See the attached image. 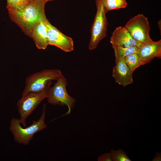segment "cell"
I'll return each mask as SVG.
<instances>
[{
	"mask_svg": "<svg viewBox=\"0 0 161 161\" xmlns=\"http://www.w3.org/2000/svg\"><path fill=\"white\" fill-rule=\"evenodd\" d=\"M46 2L44 0H30L21 8L7 9L9 17L26 35L31 37L35 26L47 19L45 12Z\"/></svg>",
	"mask_w": 161,
	"mask_h": 161,
	"instance_id": "cell-1",
	"label": "cell"
},
{
	"mask_svg": "<svg viewBox=\"0 0 161 161\" xmlns=\"http://www.w3.org/2000/svg\"><path fill=\"white\" fill-rule=\"evenodd\" d=\"M46 105L44 104L42 114L37 121L33 120L30 126L25 128L20 125L19 119L13 118L10 120L9 130L13 136L15 141L18 143L27 145L34 135L47 127L45 123Z\"/></svg>",
	"mask_w": 161,
	"mask_h": 161,
	"instance_id": "cell-2",
	"label": "cell"
},
{
	"mask_svg": "<svg viewBox=\"0 0 161 161\" xmlns=\"http://www.w3.org/2000/svg\"><path fill=\"white\" fill-rule=\"evenodd\" d=\"M63 75L58 69H44L28 76L22 95L30 92L44 90L52 81L57 80Z\"/></svg>",
	"mask_w": 161,
	"mask_h": 161,
	"instance_id": "cell-3",
	"label": "cell"
},
{
	"mask_svg": "<svg viewBox=\"0 0 161 161\" xmlns=\"http://www.w3.org/2000/svg\"><path fill=\"white\" fill-rule=\"evenodd\" d=\"M66 78L63 75L57 80L52 87L49 89L47 97L48 103L53 105L66 106L67 112L64 114H69L74 107L75 100L69 95L66 90Z\"/></svg>",
	"mask_w": 161,
	"mask_h": 161,
	"instance_id": "cell-4",
	"label": "cell"
},
{
	"mask_svg": "<svg viewBox=\"0 0 161 161\" xmlns=\"http://www.w3.org/2000/svg\"><path fill=\"white\" fill-rule=\"evenodd\" d=\"M52 81L43 91L39 92H30L22 95L18 101L17 105L20 115V121L24 126L26 127V120L28 116L38 105L41 102L47 97Z\"/></svg>",
	"mask_w": 161,
	"mask_h": 161,
	"instance_id": "cell-5",
	"label": "cell"
},
{
	"mask_svg": "<svg viewBox=\"0 0 161 161\" xmlns=\"http://www.w3.org/2000/svg\"><path fill=\"white\" fill-rule=\"evenodd\" d=\"M97 12L91 30V38L89 45V49H95L100 41L107 36V31L108 22L101 4L95 0Z\"/></svg>",
	"mask_w": 161,
	"mask_h": 161,
	"instance_id": "cell-6",
	"label": "cell"
},
{
	"mask_svg": "<svg viewBox=\"0 0 161 161\" xmlns=\"http://www.w3.org/2000/svg\"><path fill=\"white\" fill-rule=\"evenodd\" d=\"M132 38L140 44L151 41L149 32L150 25L147 18L143 14H138L131 18L124 27Z\"/></svg>",
	"mask_w": 161,
	"mask_h": 161,
	"instance_id": "cell-7",
	"label": "cell"
},
{
	"mask_svg": "<svg viewBox=\"0 0 161 161\" xmlns=\"http://www.w3.org/2000/svg\"><path fill=\"white\" fill-rule=\"evenodd\" d=\"M47 29L48 45L56 46L66 52L74 49L72 39L62 33L52 25L47 19L45 21Z\"/></svg>",
	"mask_w": 161,
	"mask_h": 161,
	"instance_id": "cell-8",
	"label": "cell"
},
{
	"mask_svg": "<svg viewBox=\"0 0 161 161\" xmlns=\"http://www.w3.org/2000/svg\"><path fill=\"white\" fill-rule=\"evenodd\" d=\"M137 53L140 61V66L151 62L155 58H161V40H153L141 44L138 47Z\"/></svg>",
	"mask_w": 161,
	"mask_h": 161,
	"instance_id": "cell-9",
	"label": "cell"
},
{
	"mask_svg": "<svg viewBox=\"0 0 161 161\" xmlns=\"http://www.w3.org/2000/svg\"><path fill=\"white\" fill-rule=\"evenodd\" d=\"M115 63L112 74L115 82L123 87L132 83L133 73L131 71L123 59L120 60Z\"/></svg>",
	"mask_w": 161,
	"mask_h": 161,
	"instance_id": "cell-10",
	"label": "cell"
},
{
	"mask_svg": "<svg viewBox=\"0 0 161 161\" xmlns=\"http://www.w3.org/2000/svg\"><path fill=\"white\" fill-rule=\"evenodd\" d=\"M110 42L112 45L124 47H139L141 44L135 41L123 26L116 28L110 38Z\"/></svg>",
	"mask_w": 161,
	"mask_h": 161,
	"instance_id": "cell-11",
	"label": "cell"
},
{
	"mask_svg": "<svg viewBox=\"0 0 161 161\" xmlns=\"http://www.w3.org/2000/svg\"><path fill=\"white\" fill-rule=\"evenodd\" d=\"M46 20L38 23L33 29L31 35V38L33 39L37 48L39 49H45L49 45L45 24Z\"/></svg>",
	"mask_w": 161,
	"mask_h": 161,
	"instance_id": "cell-12",
	"label": "cell"
},
{
	"mask_svg": "<svg viewBox=\"0 0 161 161\" xmlns=\"http://www.w3.org/2000/svg\"><path fill=\"white\" fill-rule=\"evenodd\" d=\"M99 2L103 7L105 13L115 9L126 7L127 3L126 0H95Z\"/></svg>",
	"mask_w": 161,
	"mask_h": 161,
	"instance_id": "cell-13",
	"label": "cell"
},
{
	"mask_svg": "<svg viewBox=\"0 0 161 161\" xmlns=\"http://www.w3.org/2000/svg\"><path fill=\"white\" fill-rule=\"evenodd\" d=\"M112 46L114 51L115 63L130 54L137 53L138 47H124L114 45Z\"/></svg>",
	"mask_w": 161,
	"mask_h": 161,
	"instance_id": "cell-14",
	"label": "cell"
},
{
	"mask_svg": "<svg viewBox=\"0 0 161 161\" xmlns=\"http://www.w3.org/2000/svg\"><path fill=\"white\" fill-rule=\"evenodd\" d=\"M123 59L133 73L136 69L141 66L140 58L137 53L130 54L125 57Z\"/></svg>",
	"mask_w": 161,
	"mask_h": 161,
	"instance_id": "cell-15",
	"label": "cell"
},
{
	"mask_svg": "<svg viewBox=\"0 0 161 161\" xmlns=\"http://www.w3.org/2000/svg\"><path fill=\"white\" fill-rule=\"evenodd\" d=\"M112 161H131L126 154L122 149L117 151L112 149L110 153Z\"/></svg>",
	"mask_w": 161,
	"mask_h": 161,
	"instance_id": "cell-16",
	"label": "cell"
},
{
	"mask_svg": "<svg viewBox=\"0 0 161 161\" xmlns=\"http://www.w3.org/2000/svg\"><path fill=\"white\" fill-rule=\"evenodd\" d=\"M30 0H7V9L10 8L20 9L27 4Z\"/></svg>",
	"mask_w": 161,
	"mask_h": 161,
	"instance_id": "cell-17",
	"label": "cell"
},
{
	"mask_svg": "<svg viewBox=\"0 0 161 161\" xmlns=\"http://www.w3.org/2000/svg\"><path fill=\"white\" fill-rule=\"evenodd\" d=\"M98 161H112L110 153H106L100 156L97 159Z\"/></svg>",
	"mask_w": 161,
	"mask_h": 161,
	"instance_id": "cell-18",
	"label": "cell"
},
{
	"mask_svg": "<svg viewBox=\"0 0 161 161\" xmlns=\"http://www.w3.org/2000/svg\"><path fill=\"white\" fill-rule=\"evenodd\" d=\"M153 161H161V154L160 152H156V155L152 160Z\"/></svg>",
	"mask_w": 161,
	"mask_h": 161,
	"instance_id": "cell-19",
	"label": "cell"
},
{
	"mask_svg": "<svg viewBox=\"0 0 161 161\" xmlns=\"http://www.w3.org/2000/svg\"><path fill=\"white\" fill-rule=\"evenodd\" d=\"M44 0L45 1L47 2H48V1H53L54 0Z\"/></svg>",
	"mask_w": 161,
	"mask_h": 161,
	"instance_id": "cell-20",
	"label": "cell"
},
{
	"mask_svg": "<svg viewBox=\"0 0 161 161\" xmlns=\"http://www.w3.org/2000/svg\"></svg>",
	"mask_w": 161,
	"mask_h": 161,
	"instance_id": "cell-21",
	"label": "cell"
}]
</instances>
